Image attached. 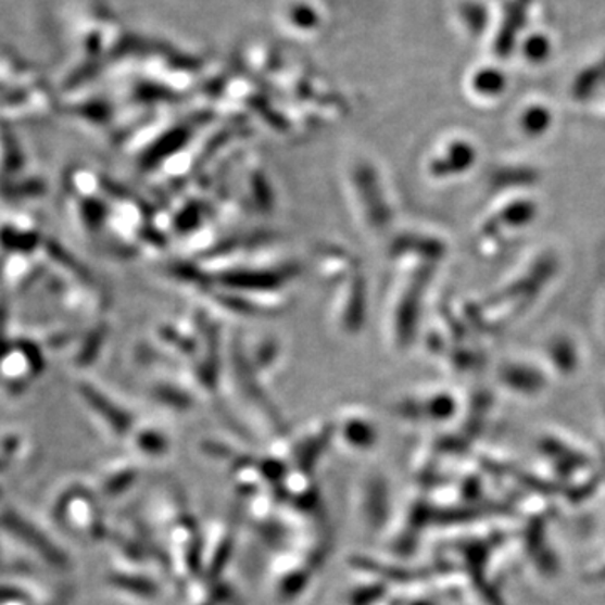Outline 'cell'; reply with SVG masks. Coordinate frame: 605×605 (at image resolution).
<instances>
[{"label":"cell","instance_id":"1","mask_svg":"<svg viewBox=\"0 0 605 605\" xmlns=\"http://www.w3.org/2000/svg\"><path fill=\"white\" fill-rule=\"evenodd\" d=\"M546 51H549V42H546V39L542 38V36H533V38L528 39L527 52L531 58L542 60Z\"/></svg>","mask_w":605,"mask_h":605}]
</instances>
